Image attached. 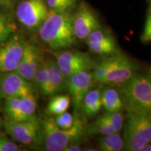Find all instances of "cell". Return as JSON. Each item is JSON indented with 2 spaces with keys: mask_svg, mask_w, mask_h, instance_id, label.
I'll return each mask as SVG.
<instances>
[{
  "mask_svg": "<svg viewBox=\"0 0 151 151\" xmlns=\"http://www.w3.org/2000/svg\"><path fill=\"white\" fill-rule=\"evenodd\" d=\"M71 101L70 94H55L47 105V114L55 116L66 112Z\"/></svg>",
  "mask_w": 151,
  "mask_h": 151,
  "instance_id": "19",
  "label": "cell"
},
{
  "mask_svg": "<svg viewBox=\"0 0 151 151\" xmlns=\"http://www.w3.org/2000/svg\"><path fill=\"white\" fill-rule=\"evenodd\" d=\"M99 118L110 124L116 132H120L124 127V118L121 112H106Z\"/></svg>",
  "mask_w": 151,
  "mask_h": 151,
  "instance_id": "25",
  "label": "cell"
},
{
  "mask_svg": "<svg viewBox=\"0 0 151 151\" xmlns=\"http://www.w3.org/2000/svg\"><path fill=\"white\" fill-rule=\"evenodd\" d=\"M85 40L90 51L94 54L109 56L119 52L114 37L101 27L94 30Z\"/></svg>",
  "mask_w": 151,
  "mask_h": 151,
  "instance_id": "13",
  "label": "cell"
},
{
  "mask_svg": "<svg viewBox=\"0 0 151 151\" xmlns=\"http://www.w3.org/2000/svg\"><path fill=\"white\" fill-rule=\"evenodd\" d=\"M40 121L41 143L46 151H64L69 144L78 142L85 137L86 126L83 120L77 116L73 126L68 129L58 127L54 117L50 115H44Z\"/></svg>",
  "mask_w": 151,
  "mask_h": 151,
  "instance_id": "2",
  "label": "cell"
},
{
  "mask_svg": "<svg viewBox=\"0 0 151 151\" xmlns=\"http://www.w3.org/2000/svg\"><path fill=\"white\" fill-rule=\"evenodd\" d=\"M20 150L16 141L9 138L0 137V151H18Z\"/></svg>",
  "mask_w": 151,
  "mask_h": 151,
  "instance_id": "29",
  "label": "cell"
},
{
  "mask_svg": "<svg viewBox=\"0 0 151 151\" xmlns=\"http://www.w3.org/2000/svg\"><path fill=\"white\" fill-rule=\"evenodd\" d=\"M94 83L92 72L82 71L71 75L66 79V86L71 96L76 111L81 109L83 99Z\"/></svg>",
  "mask_w": 151,
  "mask_h": 151,
  "instance_id": "12",
  "label": "cell"
},
{
  "mask_svg": "<svg viewBox=\"0 0 151 151\" xmlns=\"http://www.w3.org/2000/svg\"><path fill=\"white\" fill-rule=\"evenodd\" d=\"M50 11L57 12L68 11L73 6L76 0H45Z\"/></svg>",
  "mask_w": 151,
  "mask_h": 151,
  "instance_id": "26",
  "label": "cell"
},
{
  "mask_svg": "<svg viewBox=\"0 0 151 151\" xmlns=\"http://www.w3.org/2000/svg\"><path fill=\"white\" fill-rule=\"evenodd\" d=\"M126 104L151 114V73H136L120 86Z\"/></svg>",
  "mask_w": 151,
  "mask_h": 151,
  "instance_id": "4",
  "label": "cell"
},
{
  "mask_svg": "<svg viewBox=\"0 0 151 151\" xmlns=\"http://www.w3.org/2000/svg\"><path fill=\"white\" fill-rule=\"evenodd\" d=\"M150 1H151V0H150Z\"/></svg>",
  "mask_w": 151,
  "mask_h": 151,
  "instance_id": "33",
  "label": "cell"
},
{
  "mask_svg": "<svg viewBox=\"0 0 151 151\" xmlns=\"http://www.w3.org/2000/svg\"><path fill=\"white\" fill-rule=\"evenodd\" d=\"M14 0H0V9L8 11L13 7Z\"/></svg>",
  "mask_w": 151,
  "mask_h": 151,
  "instance_id": "30",
  "label": "cell"
},
{
  "mask_svg": "<svg viewBox=\"0 0 151 151\" xmlns=\"http://www.w3.org/2000/svg\"><path fill=\"white\" fill-rule=\"evenodd\" d=\"M34 82L43 96L51 97L50 89V78L46 60H42L36 71Z\"/></svg>",
  "mask_w": 151,
  "mask_h": 151,
  "instance_id": "18",
  "label": "cell"
},
{
  "mask_svg": "<svg viewBox=\"0 0 151 151\" xmlns=\"http://www.w3.org/2000/svg\"><path fill=\"white\" fill-rule=\"evenodd\" d=\"M115 132H116V130L110 124L100 120L99 118H97L90 125L86 126L85 137H90L96 134L108 135Z\"/></svg>",
  "mask_w": 151,
  "mask_h": 151,
  "instance_id": "23",
  "label": "cell"
},
{
  "mask_svg": "<svg viewBox=\"0 0 151 151\" xmlns=\"http://www.w3.org/2000/svg\"><path fill=\"white\" fill-rule=\"evenodd\" d=\"M16 29V24L6 11L0 9V43L8 39Z\"/></svg>",
  "mask_w": 151,
  "mask_h": 151,
  "instance_id": "22",
  "label": "cell"
},
{
  "mask_svg": "<svg viewBox=\"0 0 151 151\" xmlns=\"http://www.w3.org/2000/svg\"><path fill=\"white\" fill-rule=\"evenodd\" d=\"M139 151H151V142L147 143L139 148Z\"/></svg>",
  "mask_w": 151,
  "mask_h": 151,
  "instance_id": "32",
  "label": "cell"
},
{
  "mask_svg": "<svg viewBox=\"0 0 151 151\" xmlns=\"http://www.w3.org/2000/svg\"><path fill=\"white\" fill-rule=\"evenodd\" d=\"M53 117L57 125L63 129H68L72 127L76 119V116L67 111Z\"/></svg>",
  "mask_w": 151,
  "mask_h": 151,
  "instance_id": "27",
  "label": "cell"
},
{
  "mask_svg": "<svg viewBox=\"0 0 151 151\" xmlns=\"http://www.w3.org/2000/svg\"><path fill=\"white\" fill-rule=\"evenodd\" d=\"M82 150L81 147L79 144H78V142H73L69 144L66 147L65 150L64 151H81Z\"/></svg>",
  "mask_w": 151,
  "mask_h": 151,
  "instance_id": "31",
  "label": "cell"
},
{
  "mask_svg": "<svg viewBox=\"0 0 151 151\" xmlns=\"http://www.w3.org/2000/svg\"><path fill=\"white\" fill-rule=\"evenodd\" d=\"M38 31L41 40L56 51L72 46L76 39L73 32L72 16L68 11H50Z\"/></svg>",
  "mask_w": 151,
  "mask_h": 151,
  "instance_id": "1",
  "label": "cell"
},
{
  "mask_svg": "<svg viewBox=\"0 0 151 151\" xmlns=\"http://www.w3.org/2000/svg\"><path fill=\"white\" fill-rule=\"evenodd\" d=\"M102 107L106 112H121L125 106V103L116 89L106 87L101 91Z\"/></svg>",
  "mask_w": 151,
  "mask_h": 151,
  "instance_id": "15",
  "label": "cell"
},
{
  "mask_svg": "<svg viewBox=\"0 0 151 151\" xmlns=\"http://www.w3.org/2000/svg\"><path fill=\"white\" fill-rule=\"evenodd\" d=\"M123 138L119 132L104 135L99 139V150L102 151H121L124 150Z\"/></svg>",
  "mask_w": 151,
  "mask_h": 151,
  "instance_id": "21",
  "label": "cell"
},
{
  "mask_svg": "<svg viewBox=\"0 0 151 151\" xmlns=\"http://www.w3.org/2000/svg\"><path fill=\"white\" fill-rule=\"evenodd\" d=\"M58 67L67 79L82 71H90L95 65L89 55L78 50H58L54 53Z\"/></svg>",
  "mask_w": 151,
  "mask_h": 151,
  "instance_id": "8",
  "label": "cell"
},
{
  "mask_svg": "<svg viewBox=\"0 0 151 151\" xmlns=\"http://www.w3.org/2000/svg\"><path fill=\"white\" fill-rule=\"evenodd\" d=\"M40 122L36 116L22 121L6 120L5 129L14 141L29 146L41 143Z\"/></svg>",
  "mask_w": 151,
  "mask_h": 151,
  "instance_id": "7",
  "label": "cell"
},
{
  "mask_svg": "<svg viewBox=\"0 0 151 151\" xmlns=\"http://www.w3.org/2000/svg\"><path fill=\"white\" fill-rule=\"evenodd\" d=\"M20 97H11L6 99L4 110L7 117L6 120L18 121Z\"/></svg>",
  "mask_w": 151,
  "mask_h": 151,
  "instance_id": "24",
  "label": "cell"
},
{
  "mask_svg": "<svg viewBox=\"0 0 151 151\" xmlns=\"http://www.w3.org/2000/svg\"><path fill=\"white\" fill-rule=\"evenodd\" d=\"M49 13L45 0H22L16 9L18 22L31 31L39 29Z\"/></svg>",
  "mask_w": 151,
  "mask_h": 151,
  "instance_id": "6",
  "label": "cell"
},
{
  "mask_svg": "<svg viewBox=\"0 0 151 151\" xmlns=\"http://www.w3.org/2000/svg\"><path fill=\"white\" fill-rule=\"evenodd\" d=\"M101 90L97 88L90 89L86 94L81 104V109L83 115L86 118H91L101 111Z\"/></svg>",
  "mask_w": 151,
  "mask_h": 151,
  "instance_id": "17",
  "label": "cell"
},
{
  "mask_svg": "<svg viewBox=\"0 0 151 151\" xmlns=\"http://www.w3.org/2000/svg\"><path fill=\"white\" fill-rule=\"evenodd\" d=\"M37 102L35 94L20 97L18 121L28 120L35 116Z\"/></svg>",
  "mask_w": 151,
  "mask_h": 151,
  "instance_id": "20",
  "label": "cell"
},
{
  "mask_svg": "<svg viewBox=\"0 0 151 151\" xmlns=\"http://www.w3.org/2000/svg\"><path fill=\"white\" fill-rule=\"evenodd\" d=\"M24 43L17 35L0 43V73L16 70L23 53Z\"/></svg>",
  "mask_w": 151,
  "mask_h": 151,
  "instance_id": "9",
  "label": "cell"
},
{
  "mask_svg": "<svg viewBox=\"0 0 151 151\" xmlns=\"http://www.w3.org/2000/svg\"><path fill=\"white\" fill-rule=\"evenodd\" d=\"M35 94L30 81L24 79L16 71L1 73L0 76V98L20 97Z\"/></svg>",
  "mask_w": 151,
  "mask_h": 151,
  "instance_id": "11",
  "label": "cell"
},
{
  "mask_svg": "<svg viewBox=\"0 0 151 151\" xmlns=\"http://www.w3.org/2000/svg\"><path fill=\"white\" fill-rule=\"evenodd\" d=\"M48 65L50 89L51 96L61 93L67 89L66 78L58 67L55 60L48 59L46 60Z\"/></svg>",
  "mask_w": 151,
  "mask_h": 151,
  "instance_id": "16",
  "label": "cell"
},
{
  "mask_svg": "<svg viewBox=\"0 0 151 151\" xmlns=\"http://www.w3.org/2000/svg\"><path fill=\"white\" fill-rule=\"evenodd\" d=\"M127 117L124 130V150L139 151L151 142V114L125 105Z\"/></svg>",
  "mask_w": 151,
  "mask_h": 151,
  "instance_id": "3",
  "label": "cell"
},
{
  "mask_svg": "<svg viewBox=\"0 0 151 151\" xmlns=\"http://www.w3.org/2000/svg\"><path fill=\"white\" fill-rule=\"evenodd\" d=\"M72 27L76 39L85 40L94 30L101 27V24L92 9L83 2L72 16Z\"/></svg>",
  "mask_w": 151,
  "mask_h": 151,
  "instance_id": "10",
  "label": "cell"
},
{
  "mask_svg": "<svg viewBox=\"0 0 151 151\" xmlns=\"http://www.w3.org/2000/svg\"><path fill=\"white\" fill-rule=\"evenodd\" d=\"M141 40L143 43L151 42V6L149 8L148 15H147L144 29L141 36Z\"/></svg>",
  "mask_w": 151,
  "mask_h": 151,
  "instance_id": "28",
  "label": "cell"
},
{
  "mask_svg": "<svg viewBox=\"0 0 151 151\" xmlns=\"http://www.w3.org/2000/svg\"><path fill=\"white\" fill-rule=\"evenodd\" d=\"M105 73L100 83L108 86L123 84L138 71V65L127 55L118 52L102 60Z\"/></svg>",
  "mask_w": 151,
  "mask_h": 151,
  "instance_id": "5",
  "label": "cell"
},
{
  "mask_svg": "<svg viewBox=\"0 0 151 151\" xmlns=\"http://www.w3.org/2000/svg\"><path fill=\"white\" fill-rule=\"evenodd\" d=\"M42 60V52L40 49L33 43L25 42L23 53L16 71L26 80L32 81Z\"/></svg>",
  "mask_w": 151,
  "mask_h": 151,
  "instance_id": "14",
  "label": "cell"
}]
</instances>
